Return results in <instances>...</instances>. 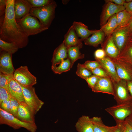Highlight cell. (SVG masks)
Instances as JSON below:
<instances>
[{
  "instance_id": "e0dca14e",
  "label": "cell",
  "mask_w": 132,
  "mask_h": 132,
  "mask_svg": "<svg viewBox=\"0 0 132 132\" xmlns=\"http://www.w3.org/2000/svg\"><path fill=\"white\" fill-rule=\"evenodd\" d=\"M101 46L107 56L110 58H115L118 56L119 51L114 42L111 34L106 36Z\"/></svg>"
},
{
  "instance_id": "b9f144b4",
  "label": "cell",
  "mask_w": 132,
  "mask_h": 132,
  "mask_svg": "<svg viewBox=\"0 0 132 132\" xmlns=\"http://www.w3.org/2000/svg\"><path fill=\"white\" fill-rule=\"evenodd\" d=\"M124 121L116 123L117 127L113 132H123Z\"/></svg>"
},
{
  "instance_id": "277c9868",
  "label": "cell",
  "mask_w": 132,
  "mask_h": 132,
  "mask_svg": "<svg viewBox=\"0 0 132 132\" xmlns=\"http://www.w3.org/2000/svg\"><path fill=\"white\" fill-rule=\"evenodd\" d=\"M0 124H5L15 130L23 127L30 132H36L37 126L35 122L22 121L10 113L0 108Z\"/></svg>"
},
{
  "instance_id": "44dd1931",
  "label": "cell",
  "mask_w": 132,
  "mask_h": 132,
  "mask_svg": "<svg viewBox=\"0 0 132 132\" xmlns=\"http://www.w3.org/2000/svg\"><path fill=\"white\" fill-rule=\"evenodd\" d=\"M105 35L104 32L100 29L92 34V35L84 39L85 44L96 47L99 44H102L104 40Z\"/></svg>"
},
{
  "instance_id": "f1b7e54d",
  "label": "cell",
  "mask_w": 132,
  "mask_h": 132,
  "mask_svg": "<svg viewBox=\"0 0 132 132\" xmlns=\"http://www.w3.org/2000/svg\"><path fill=\"white\" fill-rule=\"evenodd\" d=\"M57 66H51L53 71L56 74H60L69 70L72 67L71 61L68 58L62 61Z\"/></svg>"
},
{
  "instance_id": "30bf717a",
  "label": "cell",
  "mask_w": 132,
  "mask_h": 132,
  "mask_svg": "<svg viewBox=\"0 0 132 132\" xmlns=\"http://www.w3.org/2000/svg\"><path fill=\"white\" fill-rule=\"evenodd\" d=\"M110 58L114 63L119 78L127 82L132 81V65L116 58Z\"/></svg>"
},
{
  "instance_id": "bcb514c9",
  "label": "cell",
  "mask_w": 132,
  "mask_h": 132,
  "mask_svg": "<svg viewBox=\"0 0 132 132\" xmlns=\"http://www.w3.org/2000/svg\"><path fill=\"white\" fill-rule=\"evenodd\" d=\"M125 26L128 30L129 34L132 32V17L128 24Z\"/></svg>"
},
{
  "instance_id": "d6986e66",
  "label": "cell",
  "mask_w": 132,
  "mask_h": 132,
  "mask_svg": "<svg viewBox=\"0 0 132 132\" xmlns=\"http://www.w3.org/2000/svg\"><path fill=\"white\" fill-rule=\"evenodd\" d=\"M75 127L78 132H94L93 126L91 118L82 115L76 122Z\"/></svg>"
},
{
  "instance_id": "6da1fadb",
  "label": "cell",
  "mask_w": 132,
  "mask_h": 132,
  "mask_svg": "<svg viewBox=\"0 0 132 132\" xmlns=\"http://www.w3.org/2000/svg\"><path fill=\"white\" fill-rule=\"evenodd\" d=\"M14 0H6L4 17L0 21V39L15 44L18 48L26 46L28 43V36L21 30L15 19L14 9Z\"/></svg>"
},
{
  "instance_id": "7bdbcfd3",
  "label": "cell",
  "mask_w": 132,
  "mask_h": 132,
  "mask_svg": "<svg viewBox=\"0 0 132 132\" xmlns=\"http://www.w3.org/2000/svg\"><path fill=\"white\" fill-rule=\"evenodd\" d=\"M124 6L125 9L127 11L132 17V0L129 2H126L124 3Z\"/></svg>"
},
{
  "instance_id": "ffe728a7",
  "label": "cell",
  "mask_w": 132,
  "mask_h": 132,
  "mask_svg": "<svg viewBox=\"0 0 132 132\" xmlns=\"http://www.w3.org/2000/svg\"><path fill=\"white\" fill-rule=\"evenodd\" d=\"M72 25L77 35L82 41L99 31V30H90L87 26L81 22H74Z\"/></svg>"
},
{
  "instance_id": "ee69618b",
  "label": "cell",
  "mask_w": 132,
  "mask_h": 132,
  "mask_svg": "<svg viewBox=\"0 0 132 132\" xmlns=\"http://www.w3.org/2000/svg\"><path fill=\"white\" fill-rule=\"evenodd\" d=\"M105 1L110 2L119 5H123L126 2L125 0H106Z\"/></svg>"
},
{
  "instance_id": "52a82bcc",
  "label": "cell",
  "mask_w": 132,
  "mask_h": 132,
  "mask_svg": "<svg viewBox=\"0 0 132 132\" xmlns=\"http://www.w3.org/2000/svg\"><path fill=\"white\" fill-rule=\"evenodd\" d=\"M112 81L114 88L113 96L117 104L132 99V96L129 93L127 81L121 79L117 81Z\"/></svg>"
},
{
  "instance_id": "e575fe53",
  "label": "cell",
  "mask_w": 132,
  "mask_h": 132,
  "mask_svg": "<svg viewBox=\"0 0 132 132\" xmlns=\"http://www.w3.org/2000/svg\"><path fill=\"white\" fill-rule=\"evenodd\" d=\"M10 100L11 107L10 113L16 117L19 104L16 100L11 97L10 99Z\"/></svg>"
},
{
  "instance_id": "83f0119b",
  "label": "cell",
  "mask_w": 132,
  "mask_h": 132,
  "mask_svg": "<svg viewBox=\"0 0 132 132\" xmlns=\"http://www.w3.org/2000/svg\"><path fill=\"white\" fill-rule=\"evenodd\" d=\"M116 14L117 25L115 30L126 26L132 17L125 9L120 12Z\"/></svg>"
},
{
  "instance_id": "681fc988",
  "label": "cell",
  "mask_w": 132,
  "mask_h": 132,
  "mask_svg": "<svg viewBox=\"0 0 132 132\" xmlns=\"http://www.w3.org/2000/svg\"><path fill=\"white\" fill-rule=\"evenodd\" d=\"M127 42L132 44V32L128 34Z\"/></svg>"
},
{
  "instance_id": "1f68e13d",
  "label": "cell",
  "mask_w": 132,
  "mask_h": 132,
  "mask_svg": "<svg viewBox=\"0 0 132 132\" xmlns=\"http://www.w3.org/2000/svg\"><path fill=\"white\" fill-rule=\"evenodd\" d=\"M14 78L13 74H6L0 72V87L7 89L9 81Z\"/></svg>"
},
{
  "instance_id": "3957f363",
  "label": "cell",
  "mask_w": 132,
  "mask_h": 132,
  "mask_svg": "<svg viewBox=\"0 0 132 132\" xmlns=\"http://www.w3.org/2000/svg\"><path fill=\"white\" fill-rule=\"evenodd\" d=\"M17 22L23 33L28 37L48 29L44 26L36 18L30 13Z\"/></svg>"
},
{
  "instance_id": "cb8c5ba5",
  "label": "cell",
  "mask_w": 132,
  "mask_h": 132,
  "mask_svg": "<svg viewBox=\"0 0 132 132\" xmlns=\"http://www.w3.org/2000/svg\"><path fill=\"white\" fill-rule=\"evenodd\" d=\"M83 46L82 42L76 45L69 47L67 48L68 58L70 60L72 67L74 63L77 60L84 57L85 55L80 51Z\"/></svg>"
},
{
  "instance_id": "5bb4252c",
  "label": "cell",
  "mask_w": 132,
  "mask_h": 132,
  "mask_svg": "<svg viewBox=\"0 0 132 132\" xmlns=\"http://www.w3.org/2000/svg\"><path fill=\"white\" fill-rule=\"evenodd\" d=\"M12 54L2 51L0 56V72L6 74H13L15 71L12 60Z\"/></svg>"
},
{
  "instance_id": "603a6c76",
  "label": "cell",
  "mask_w": 132,
  "mask_h": 132,
  "mask_svg": "<svg viewBox=\"0 0 132 132\" xmlns=\"http://www.w3.org/2000/svg\"><path fill=\"white\" fill-rule=\"evenodd\" d=\"M34 115L28 107L19 104L16 117L17 119L25 122L34 123Z\"/></svg>"
},
{
  "instance_id": "4316f807",
  "label": "cell",
  "mask_w": 132,
  "mask_h": 132,
  "mask_svg": "<svg viewBox=\"0 0 132 132\" xmlns=\"http://www.w3.org/2000/svg\"><path fill=\"white\" fill-rule=\"evenodd\" d=\"M117 25V14H114L110 17L104 25L100 27V29L107 36L112 34L116 28Z\"/></svg>"
},
{
  "instance_id": "d590c367",
  "label": "cell",
  "mask_w": 132,
  "mask_h": 132,
  "mask_svg": "<svg viewBox=\"0 0 132 132\" xmlns=\"http://www.w3.org/2000/svg\"><path fill=\"white\" fill-rule=\"evenodd\" d=\"M91 71L93 75L99 77H109L105 71L101 67H97Z\"/></svg>"
},
{
  "instance_id": "8d00e7d4",
  "label": "cell",
  "mask_w": 132,
  "mask_h": 132,
  "mask_svg": "<svg viewBox=\"0 0 132 132\" xmlns=\"http://www.w3.org/2000/svg\"><path fill=\"white\" fill-rule=\"evenodd\" d=\"M99 77L93 75L85 80L87 83L89 87L92 90L97 82Z\"/></svg>"
},
{
  "instance_id": "ab89813d",
  "label": "cell",
  "mask_w": 132,
  "mask_h": 132,
  "mask_svg": "<svg viewBox=\"0 0 132 132\" xmlns=\"http://www.w3.org/2000/svg\"><path fill=\"white\" fill-rule=\"evenodd\" d=\"M94 55L96 60L103 59L107 56L105 51L102 48L98 49L95 51Z\"/></svg>"
},
{
  "instance_id": "f546056e",
  "label": "cell",
  "mask_w": 132,
  "mask_h": 132,
  "mask_svg": "<svg viewBox=\"0 0 132 132\" xmlns=\"http://www.w3.org/2000/svg\"><path fill=\"white\" fill-rule=\"evenodd\" d=\"M0 47L1 51H4L12 54L19 49L14 43L6 42L0 39Z\"/></svg>"
},
{
  "instance_id": "8fae6325",
  "label": "cell",
  "mask_w": 132,
  "mask_h": 132,
  "mask_svg": "<svg viewBox=\"0 0 132 132\" xmlns=\"http://www.w3.org/2000/svg\"><path fill=\"white\" fill-rule=\"evenodd\" d=\"M7 90L11 97L16 100L19 104L28 108L25 100L22 87L14 78L9 81Z\"/></svg>"
},
{
  "instance_id": "9c48e42d",
  "label": "cell",
  "mask_w": 132,
  "mask_h": 132,
  "mask_svg": "<svg viewBox=\"0 0 132 132\" xmlns=\"http://www.w3.org/2000/svg\"><path fill=\"white\" fill-rule=\"evenodd\" d=\"M105 2L100 16V27L105 24L113 15L125 10L124 6L117 5L110 2Z\"/></svg>"
},
{
  "instance_id": "74e56055",
  "label": "cell",
  "mask_w": 132,
  "mask_h": 132,
  "mask_svg": "<svg viewBox=\"0 0 132 132\" xmlns=\"http://www.w3.org/2000/svg\"><path fill=\"white\" fill-rule=\"evenodd\" d=\"M11 97L9 93L5 89L0 87V103L3 100L10 99Z\"/></svg>"
},
{
  "instance_id": "d4e9b609",
  "label": "cell",
  "mask_w": 132,
  "mask_h": 132,
  "mask_svg": "<svg viewBox=\"0 0 132 132\" xmlns=\"http://www.w3.org/2000/svg\"><path fill=\"white\" fill-rule=\"evenodd\" d=\"M93 126L94 132H113L117 127L106 125L103 123L101 118L94 117L91 118Z\"/></svg>"
},
{
  "instance_id": "ba28073f",
  "label": "cell",
  "mask_w": 132,
  "mask_h": 132,
  "mask_svg": "<svg viewBox=\"0 0 132 132\" xmlns=\"http://www.w3.org/2000/svg\"><path fill=\"white\" fill-rule=\"evenodd\" d=\"M13 75L15 80L22 86L32 87L37 83L36 77L30 72L27 66H21L16 69Z\"/></svg>"
},
{
  "instance_id": "f35d334b",
  "label": "cell",
  "mask_w": 132,
  "mask_h": 132,
  "mask_svg": "<svg viewBox=\"0 0 132 132\" xmlns=\"http://www.w3.org/2000/svg\"><path fill=\"white\" fill-rule=\"evenodd\" d=\"M0 108L10 113L11 107L10 99L5 100L0 103Z\"/></svg>"
},
{
  "instance_id": "f6af8a7d",
  "label": "cell",
  "mask_w": 132,
  "mask_h": 132,
  "mask_svg": "<svg viewBox=\"0 0 132 132\" xmlns=\"http://www.w3.org/2000/svg\"><path fill=\"white\" fill-rule=\"evenodd\" d=\"M123 132H132V127L125 120Z\"/></svg>"
},
{
  "instance_id": "4fadbf2b",
  "label": "cell",
  "mask_w": 132,
  "mask_h": 132,
  "mask_svg": "<svg viewBox=\"0 0 132 132\" xmlns=\"http://www.w3.org/2000/svg\"><path fill=\"white\" fill-rule=\"evenodd\" d=\"M96 93H102L113 95L114 88L112 82L109 77H99L93 89Z\"/></svg>"
},
{
  "instance_id": "c3c4849f",
  "label": "cell",
  "mask_w": 132,
  "mask_h": 132,
  "mask_svg": "<svg viewBox=\"0 0 132 132\" xmlns=\"http://www.w3.org/2000/svg\"><path fill=\"white\" fill-rule=\"evenodd\" d=\"M125 121L132 127V114L127 117Z\"/></svg>"
},
{
  "instance_id": "60d3db41",
  "label": "cell",
  "mask_w": 132,
  "mask_h": 132,
  "mask_svg": "<svg viewBox=\"0 0 132 132\" xmlns=\"http://www.w3.org/2000/svg\"><path fill=\"white\" fill-rule=\"evenodd\" d=\"M6 7V0H0V20H3L4 18L5 13Z\"/></svg>"
},
{
  "instance_id": "7402d4cb",
  "label": "cell",
  "mask_w": 132,
  "mask_h": 132,
  "mask_svg": "<svg viewBox=\"0 0 132 132\" xmlns=\"http://www.w3.org/2000/svg\"><path fill=\"white\" fill-rule=\"evenodd\" d=\"M64 37L63 41L67 48L78 44L83 41L79 38L73 25L69 29Z\"/></svg>"
},
{
  "instance_id": "7c38bea8",
  "label": "cell",
  "mask_w": 132,
  "mask_h": 132,
  "mask_svg": "<svg viewBox=\"0 0 132 132\" xmlns=\"http://www.w3.org/2000/svg\"><path fill=\"white\" fill-rule=\"evenodd\" d=\"M32 8L27 0H15L14 9L15 19L18 21L30 13Z\"/></svg>"
},
{
  "instance_id": "2e32d148",
  "label": "cell",
  "mask_w": 132,
  "mask_h": 132,
  "mask_svg": "<svg viewBox=\"0 0 132 132\" xmlns=\"http://www.w3.org/2000/svg\"><path fill=\"white\" fill-rule=\"evenodd\" d=\"M96 60L99 62L102 68L111 81H117L120 79L117 75L114 63L110 57L107 56L103 59Z\"/></svg>"
},
{
  "instance_id": "7dc6e473",
  "label": "cell",
  "mask_w": 132,
  "mask_h": 132,
  "mask_svg": "<svg viewBox=\"0 0 132 132\" xmlns=\"http://www.w3.org/2000/svg\"><path fill=\"white\" fill-rule=\"evenodd\" d=\"M128 89L131 95L132 96V81L127 82Z\"/></svg>"
},
{
  "instance_id": "7a4b0ae2",
  "label": "cell",
  "mask_w": 132,
  "mask_h": 132,
  "mask_svg": "<svg viewBox=\"0 0 132 132\" xmlns=\"http://www.w3.org/2000/svg\"><path fill=\"white\" fill-rule=\"evenodd\" d=\"M57 5L54 0L44 6L38 8H32L30 14L38 18L41 23L48 28L55 17V9Z\"/></svg>"
},
{
  "instance_id": "d6a6232c",
  "label": "cell",
  "mask_w": 132,
  "mask_h": 132,
  "mask_svg": "<svg viewBox=\"0 0 132 132\" xmlns=\"http://www.w3.org/2000/svg\"><path fill=\"white\" fill-rule=\"evenodd\" d=\"M32 8L42 7L51 3L53 0H27Z\"/></svg>"
},
{
  "instance_id": "4dcf8cb0",
  "label": "cell",
  "mask_w": 132,
  "mask_h": 132,
  "mask_svg": "<svg viewBox=\"0 0 132 132\" xmlns=\"http://www.w3.org/2000/svg\"><path fill=\"white\" fill-rule=\"evenodd\" d=\"M77 67L76 74L82 79H85L93 75L90 71L83 66L82 64L78 63Z\"/></svg>"
},
{
  "instance_id": "484cf974",
  "label": "cell",
  "mask_w": 132,
  "mask_h": 132,
  "mask_svg": "<svg viewBox=\"0 0 132 132\" xmlns=\"http://www.w3.org/2000/svg\"><path fill=\"white\" fill-rule=\"evenodd\" d=\"M116 58L132 65V44L127 42Z\"/></svg>"
},
{
  "instance_id": "8992f818",
  "label": "cell",
  "mask_w": 132,
  "mask_h": 132,
  "mask_svg": "<svg viewBox=\"0 0 132 132\" xmlns=\"http://www.w3.org/2000/svg\"><path fill=\"white\" fill-rule=\"evenodd\" d=\"M21 85L22 88L26 103L30 110L35 115L41 109L44 103L37 97L34 87Z\"/></svg>"
},
{
  "instance_id": "9a60e30c",
  "label": "cell",
  "mask_w": 132,
  "mask_h": 132,
  "mask_svg": "<svg viewBox=\"0 0 132 132\" xmlns=\"http://www.w3.org/2000/svg\"><path fill=\"white\" fill-rule=\"evenodd\" d=\"M128 34L125 26L115 30L111 34L114 42L119 52L123 48L127 42Z\"/></svg>"
},
{
  "instance_id": "5b68a950",
  "label": "cell",
  "mask_w": 132,
  "mask_h": 132,
  "mask_svg": "<svg viewBox=\"0 0 132 132\" xmlns=\"http://www.w3.org/2000/svg\"><path fill=\"white\" fill-rule=\"evenodd\" d=\"M105 110L113 117L116 123L124 121L132 114V99L107 108Z\"/></svg>"
},
{
  "instance_id": "f907efd6",
  "label": "cell",
  "mask_w": 132,
  "mask_h": 132,
  "mask_svg": "<svg viewBox=\"0 0 132 132\" xmlns=\"http://www.w3.org/2000/svg\"><path fill=\"white\" fill-rule=\"evenodd\" d=\"M64 1H65V2H63V3L64 4H66V3H67L68 2V0H65Z\"/></svg>"
},
{
  "instance_id": "ac0fdd59",
  "label": "cell",
  "mask_w": 132,
  "mask_h": 132,
  "mask_svg": "<svg viewBox=\"0 0 132 132\" xmlns=\"http://www.w3.org/2000/svg\"><path fill=\"white\" fill-rule=\"evenodd\" d=\"M67 58V48L63 41L54 52L51 61L52 66L59 64L62 61Z\"/></svg>"
},
{
  "instance_id": "836d02e7",
  "label": "cell",
  "mask_w": 132,
  "mask_h": 132,
  "mask_svg": "<svg viewBox=\"0 0 132 132\" xmlns=\"http://www.w3.org/2000/svg\"><path fill=\"white\" fill-rule=\"evenodd\" d=\"M82 65L83 66L90 71L97 67H102L99 62L97 60L95 61L88 60Z\"/></svg>"
}]
</instances>
